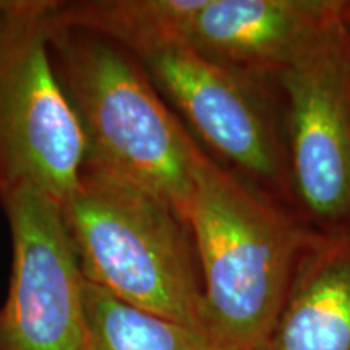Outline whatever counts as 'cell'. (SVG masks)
Listing matches in <instances>:
<instances>
[{"mask_svg": "<svg viewBox=\"0 0 350 350\" xmlns=\"http://www.w3.org/2000/svg\"><path fill=\"white\" fill-rule=\"evenodd\" d=\"M52 12L47 49L85 133V164L159 196L187 221L204 151L137 57L93 31L55 23Z\"/></svg>", "mask_w": 350, "mask_h": 350, "instance_id": "6da1fadb", "label": "cell"}, {"mask_svg": "<svg viewBox=\"0 0 350 350\" xmlns=\"http://www.w3.org/2000/svg\"><path fill=\"white\" fill-rule=\"evenodd\" d=\"M211 350H256L312 235L204 152L187 213Z\"/></svg>", "mask_w": 350, "mask_h": 350, "instance_id": "7a4b0ae2", "label": "cell"}, {"mask_svg": "<svg viewBox=\"0 0 350 350\" xmlns=\"http://www.w3.org/2000/svg\"><path fill=\"white\" fill-rule=\"evenodd\" d=\"M62 216L88 282L203 334L193 239L170 204L85 164Z\"/></svg>", "mask_w": 350, "mask_h": 350, "instance_id": "3957f363", "label": "cell"}, {"mask_svg": "<svg viewBox=\"0 0 350 350\" xmlns=\"http://www.w3.org/2000/svg\"><path fill=\"white\" fill-rule=\"evenodd\" d=\"M54 5L49 0L0 59V200L31 188L64 203L85 167V133L47 49Z\"/></svg>", "mask_w": 350, "mask_h": 350, "instance_id": "277c9868", "label": "cell"}, {"mask_svg": "<svg viewBox=\"0 0 350 350\" xmlns=\"http://www.w3.org/2000/svg\"><path fill=\"white\" fill-rule=\"evenodd\" d=\"M297 198L323 235H350V36L344 18L275 73Z\"/></svg>", "mask_w": 350, "mask_h": 350, "instance_id": "5b68a950", "label": "cell"}, {"mask_svg": "<svg viewBox=\"0 0 350 350\" xmlns=\"http://www.w3.org/2000/svg\"><path fill=\"white\" fill-rule=\"evenodd\" d=\"M12 239V273L0 308V350H85V284L62 203L26 190L0 200Z\"/></svg>", "mask_w": 350, "mask_h": 350, "instance_id": "8992f818", "label": "cell"}, {"mask_svg": "<svg viewBox=\"0 0 350 350\" xmlns=\"http://www.w3.org/2000/svg\"><path fill=\"white\" fill-rule=\"evenodd\" d=\"M138 60L163 98L211 150L258 180L282 183L281 148L247 77L211 62L183 42L165 44Z\"/></svg>", "mask_w": 350, "mask_h": 350, "instance_id": "52a82bcc", "label": "cell"}, {"mask_svg": "<svg viewBox=\"0 0 350 350\" xmlns=\"http://www.w3.org/2000/svg\"><path fill=\"white\" fill-rule=\"evenodd\" d=\"M340 0H206L183 44L242 73H278L344 18Z\"/></svg>", "mask_w": 350, "mask_h": 350, "instance_id": "ba28073f", "label": "cell"}, {"mask_svg": "<svg viewBox=\"0 0 350 350\" xmlns=\"http://www.w3.org/2000/svg\"><path fill=\"white\" fill-rule=\"evenodd\" d=\"M256 350H350V235H313Z\"/></svg>", "mask_w": 350, "mask_h": 350, "instance_id": "9c48e42d", "label": "cell"}, {"mask_svg": "<svg viewBox=\"0 0 350 350\" xmlns=\"http://www.w3.org/2000/svg\"><path fill=\"white\" fill-rule=\"evenodd\" d=\"M206 0H77L55 2L52 20L88 29L131 55L142 57L165 44L183 42Z\"/></svg>", "mask_w": 350, "mask_h": 350, "instance_id": "30bf717a", "label": "cell"}, {"mask_svg": "<svg viewBox=\"0 0 350 350\" xmlns=\"http://www.w3.org/2000/svg\"><path fill=\"white\" fill-rule=\"evenodd\" d=\"M85 350H211L200 331L85 284Z\"/></svg>", "mask_w": 350, "mask_h": 350, "instance_id": "8fae6325", "label": "cell"}, {"mask_svg": "<svg viewBox=\"0 0 350 350\" xmlns=\"http://www.w3.org/2000/svg\"><path fill=\"white\" fill-rule=\"evenodd\" d=\"M49 0H0V59Z\"/></svg>", "mask_w": 350, "mask_h": 350, "instance_id": "7c38bea8", "label": "cell"}, {"mask_svg": "<svg viewBox=\"0 0 350 350\" xmlns=\"http://www.w3.org/2000/svg\"><path fill=\"white\" fill-rule=\"evenodd\" d=\"M344 23H345V28H347L349 36H350V2H345V8H344Z\"/></svg>", "mask_w": 350, "mask_h": 350, "instance_id": "4fadbf2b", "label": "cell"}]
</instances>
